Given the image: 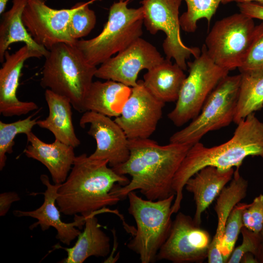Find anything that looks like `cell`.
Segmentation results:
<instances>
[{
    "label": "cell",
    "instance_id": "obj_1",
    "mask_svg": "<svg viewBox=\"0 0 263 263\" xmlns=\"http://www.w3.org/2000/svg\"><path fill=\"white\" fill-rule=\"evenodd\" d=\"M129 140L128 160L112 168L119 174L130 175L132 179L126 185H115L111 194L121 200L130 192L139 190L151 200L175 194L174 177L192 145L172 142L160 145L149 138Z\"/></svg>",
    "mask_w": 263,
    "mask_h": 263
},
{
    "label": "cell",
    "instance_id": "obj_2",
    "mask_svg": "<svg viewBox=\"0 0 263 263\" xmlns=\"http://www.w3.org/2000/svg\"><path fill=\"white\" fill-rule=\"evenodd\" d=\"M237 125L232 137L226 142L208 148L198 142L189 149L173 178V213L180 208L187 181L202 168L211 166L228 170L240 168L248 156L263 159V122L252 113Z\"/></svg>",
    "mask_w": 263,
    "mask_h": 263
},
{
    "label": "cell",
    "instance_id": "obj_3",
    "mask_svg": "<svg viewBox=\"0 0 263 263\" xmlns=\"http://www.w3.org/2000/svg\"><path fill=\"white\" fill-rule=\"evenodd\" d=\"M108 161L90 158L86 153L76 156L66 180L60 185L56 203L66 215L87 217L120 199L111 194L113 187L130 182L128 178L109 167Z\"/></svg>",
    "mask_w": 263,
    "mask_h": 263
},
{
    "label": "cell",
    "instance_id": "obj_4",
    "mask_svg": "<svg viewBox=\"0 0 263 263\" xmlns=\"http://www.w3.org/2000/svg\"><path fill=\"white\" fill-rule=\"evenodd\" d=\"M45 58L41 86L66 97L75 110L84 113L85 99L96 66L87 61L75 45L66 43L54 45Z\"/></svg>",
    "mask_w": 263,
    "mask_h": 263
},
{
    "label": "cell",
    "instance_id": "obj_5",
    "mask_svg": "<svg viewBox=\"0 0 263 263\" xmlns=\"http://www.w3.org/2000/svg\"><path fill=\"white\" fill-rule=\"evenodd\" d=\"M127 197L128 211L137 226L127 247L139 256L142 263H153L172 227L171 208L175 194L151 200L144 199L133 191Z\"/></svg>",
    "mask_w": 263,
    "mask_h": 263
},
{
    "label": "cell",
    "instance_id": "obj_6",
    "mask_svg": "<svg viewBox=\"0 0 263 263\" xmlns=\"http://www.w3.org/2000/svg\"><path fill=\"white\" fill-rule=\"evenodd\" d=\"M128 2L120 0L113 3L109 9L108 20L98 35L76 41L75 46L90 64L100 65L142 36L143 8H128Z\"/></svg>",
    "mask_w": 263,
    "mask_h": 263
},
{
    "label": "cell",
    "instance_id": "obj_7",
    "mask_svg": "<svg viewBox=\"0 0 263 263\" xmlns=\"http://www.w3.org/2000/svg\"><path fill=\"white\" fill-rule=\"evenodd\" d=\"M241 74L226 75L216 86L200 113L186 127L174 133L169 142L193 145L207 132L228 126L236 112Z\"/></svg>",
    "mask_w": 263,
    "mask_h": 263
},
{
    "label": "cell",
    "instance_id": "obj_8",
    "mask_svg": "<svg viewBox=\"0 0 263 263\" xmlns=\"http://www.w3.org/2000/svg\"><path fill=\"white\" fill-rule=\"evenodd\" d=\"M188 75L183 84L174 109L168 115L177 127L184 125L200 113L209 95L229 71L217 65L203 45L199 56L187 62Z\"/></svg>",
    "mask_w": 263,
    "mask_h": 263
},
{
    "label": "cell",
    "instance_id": "obj_9",
    "mask_svg": "<svg viewBox=\"0 0 263 263\" xmlns=\"http://www.w3.org/2000/svg\"><path fill=\"white\" fill-rule=\"evenodd\" d=\"M255 27L253 19L241 12L216 21L204 44L208 55L229 71L238 69L247 54Z\"/></svg>",
    "mask_w": 263,
    "mask_h": 263
},
{
    "label": "cell",
    "instance_id": "obj_10",
    "mask_svg": "<svg viewBox=\"0 0 263 263\" xmlns=\"http://www.w3.org/2000/svg\"><path fill=\"white\" fill-rule=\"evenodd\" d=\"M183 0H142L144 25L152 35L163 31L166 38L162 47L166 58L173 59L184 71L188 68L187 60L199 56L201 50L188 47L180 36L179 8Z\"/></svg>",
    "mask_w": 263,
    "mask_h": 263
},
{
    "label": "cell",
    "instance_id": "obj_11",
    "mask_svg": "<svg viewBox=\"0 0 263 263\" xmlns=\"http://www.w3.org/2000/svg\"><path fill=\"white\" fill-rule=\"evenodd\" d=\"M46 0H27L22 19L34 40L48 50L60 43L75 45L68 32V23L82 2L69 9H56L45 3Z\"/></svg>",
    "mask_w": 263,
    "mask_h": 263
},
{
    "label": "cell",
    "instance_id": "obj_12",
    "mask_svg": "<svg viewBox=\"0 0 263 263\" xmlns=\"http://www.w3.org/2000/svg\"><path fill=\"white\" fill-rule=\"evenodd\" d=\"M211 240L209 233L197 225L193 218L179 212L167 239L158 252L156 261L202 263L207 258Z\"/></svg>",
    "mask_w": 263,
    "mask_h": 263
},
{
    "label": "cell",
    "instance_id": "obj_13",
    "mask_svg": "<svg viewBox=\"0 0 263 263\" xmlns=\"http://www.w3.org/2000/svg\"><path fill=\"white\" fill-rule=\"evenodd\" d=\"M164 58L152 44L139 38L97 68L95 77L112 80L131 87L137 85L138 75L162 62Z\"/></svg>",
    "mask_w": 263,
    "mask_h": 263
},
{
    "label": "cell",
    "instance_id": "obj_14",
    "mask_svg": "<svg viewBox=\"0 0 263 263\" xmlns=\"http://www.w3.org/2000/svg\"><path fill=\"white\" fill-rule=\"evenodd\" d=\"M165 104L148 91L143 80H138L114 120L129 139L149 138L156 130Z\"/></svg>",
    "mask_w": 263,
    "mask_h": 263
},
{
    "label": "cell",
    "instance_id": "obj_15",
    "mask_svg": "<svg viewBox=\"0 0 263 263\" xmlns=\"http://www.w3.org/2000/svg\"><path fill=\"white\" fill-rule=\"evenodd\" d=\"M90 124L88 134L96 141L94 151L89 155L92 159L107 160L114 168L125 162L130 155L129 139L122 128L111 117L93 112L84 113L79 125L85 128Z\"/></svg>",
    "mask_w": 263,
    "mask_h": 263
},
{
    "label": "cell",
    "instance_id": "obj_16",
    "mask_svg": "<svg viewBox=\"0 0 263 263\" xmlns=\"http://www.w3.org/2000/svg\"><path fill=\"white\" fill-rule=\"evenodd\" d=\"M43 56L42 53L25 44L15 53L5 52L0 69V113L3 116L24 115L38 109L35 102L19 100L17 93L25 61Z\"/></svg>",
    "mask_w": 263,
    "mask_h": 263
},
{
    "label": "cell",
    "instance_id": "obj_17",
    "mask_svg": "<svg viewBox=\"0 0 263 263\" xmlns=\"http://www.w3.org/2000/svg\"><path fill=\"white\" fill-rule=\"evenodd\" d=\"M42 183L46 187L44 192V202L38 208L31 211L15 210L13 214L17 217H30L38 221L30 227L33 229L39 225L42 231L54 227L57 232L56 238L60 242L69 245L72 241L77 238L85 223L86 217L75 214L74 221L67 223L62 221L60 211L56 206L57 191L60 184H52L47 175H40Z\"/></svg>",
    "mask_w": 263,
    "mask_h": 263
},
{
    "label": "cell",
    "instance_id": "obj_18",
    "mask_svg": "<svg viewBox=\"0 0 263 263\" xmlns=\"http://www.w3.org/2000/svg\"><path fill=\"white\" fill-rule=\"evenodd\" d=\"M30 144L24 153L29 158L44 165L49 171L55 184H61L67 179L76 156L74 148L55 139L47 143L32 132L26 135Z\"/></svg>",
    "mask_w": 263,
    "mask_h": 263
},
{
    "label": "cell",
    "instance_id": "obj_19",
    "mask_svg": "<svg viewBox=\"0 0 263 263\" xmlns=\"http://www.w3.org/2000/svg\"><path fill=\"white\" fill-rule=\"evenodd\" d=\"M112 212L115 210L104 207L86 217L84 229L77 237L75 244L67 248L56 244L54 248H60L67 253V257L61 261L63 263H82L91 256L105 257L110 253V238L101 229L95 215L99 213Z\"/></svg>",
    "mask_w": 263,
    "mask_h": 263
},
{
    "label": "cell",
    "instance_id": "obj_20",
    "mask_svg": "<svg viewBox=\"0 0 263 263\" xmlns=\"http://www.w3.org/2000/svg\"><path fill=\"white\" fill-rule=\"evenodd\" d=\"M233 168L221 170L213 166H207L196 172L186 182L184 188L193 194L196 205L194 223L201 224L203 213L219 195L233 176Z\"/></svg>",
    "mask_w": 263,
    "mask_h": 263
},
{
    "label": "cell",
    "instance_id": "obj_21",
    "mask_svg": "<svg viewBox=\"0 0 263 263\" xmlns=\"http://www.w3.org/2000/svg\"><path fill=\"white\" fill-rule=\"evenodd\" d=\"M248 185L247 181L240 175L239 168H236L229 185L225 187L218 195L214 207L218 224L208 251V263H225L219 248L226 222L234 207L246 197Z\"/></svg>",
    "mask_w": 263,
    "mask_h": 263
},
{
    "label": "cell",
    "instance_id": "obj_22",
    "mask_svg": "<svg viewBox=\"0 0 263 263\" xmlns=\"http://www.w3.org/2000/svg\"><path fill=\"white\" fill-rule=\"evenodd\" d=\"M44 95L49 114L45 119L38 120L37 125L50 131L55 139L74 148L77 147L81 142L75 133L71 102L66 97L48 89Z\"/></svg>",
    "mask_w": 263,
    "mask_h": 263
},
{
    "label": "cell",
    "instance_id": "obj_23",
    "mask_svg": "<svg viewBox=\"0 0 263 263\" xmlns=\"http://www.w3.org/2000/svg\"><path fill=\"white\" fill-rule=\"evenodd\" d=\"M131 92L132 87L112 80L93 82L85 99L84 111L117 117Z\"/></svg>",
    "mask_w": 263,
    "mask_h": 263
},
{
    "label": "cell",
    "instance_id": "obj_24",
    "mask_svg": "<svg viewBox=\"0 0 263 263\" xmlns=\"http://www.w3.org/2000/svg\"><path fill=\"white\" fill-rule=\"evenodd\" d=\"M147 71L143 83L148 91L164 103L176 101L187 76L184 70L166 58Z\"/></svg>",
    "mask_w": 263,
    "mask_h": 263
},
{
    "label": "cell",
    "instance_id": "obj_25",
    "mask_svg": "<svg viewBox=\"0 0 263 263\" xmlns=\"http://www.w3.org/2000/svg\"><path fill=\"white\" fill-rule=\"evenodd\" d=\"M27 0H13L12 5L1 15L0 23V61H4V55L13 43L22 42L42 53L44 57L48 50L38 44L32 38L22 21V16Z\"/></svg>",
    "mask_w": 263,
    "mask_h": 263
},
{
    "label": "cell",
    "instance_id": "obj_26",
    "mask_svg": "<svg viewBox=\"0 0 263 263\" xmlns=\"http://www.w3.org/2000/svg\"><path fill=\"white\" fill-rule=\"evenodd\" d=\"M241 74L238 100L233 119L236 124L263 108V75Z\"/></svg>",
    "mask_w": 263,
    "mask_h": 263
},
{
    "label": "cell",
    "instance_id": "obj_27",
    "mask_svg": "<svg viewBox=\"0 0 263 263\" xmlns=\"http://www.w3.org/2000/svg\"><path fill=\"white\" fill-rule=\"evenodd\" d=\"M187 10L180 17V24L182 30L193 33L197 29L198 20L205 19L209 25L223 0H183Z\"/></svg>",
    "mask_w": 263,
    "mask_h": 263
},
{
    "label": "cell",
    "instance_id": "obj_28",
    "mask_svg": "<svg viewBox=\"0 0 263 263\" xmlns=\"http://www.w3.org/2000/svg\"><path fill=\"white\" fill-rule=\"evenodd\" d=\"M30 115L24 119L6 123L0 121V170L4 168L7 160V153L13 152L14 139L16 136L21 133L26 134L32 132L33 127L37 125L38 118H32Z\"/></svg>",
    "mask_w": 263,
    "mask_h": 263
},
{
    "label": "cell",
    "instance_id": "obj_29",
    "mask_svg": "<svg viewBox=\"0 0 263 263\" xmlns=\"http://www.w3.org/2000/svg\"><path fill=\"white\" fill-rule=\"evenodd\" d=\"M248 204L238 203L232 209L226 222L220 251L226 263L234 249L235 243L243 226L242 215Z\"/></svg>",
    "mask_w": 263,
    "mask_h": 263
},
{
    "label": "cell",
    "instance_id": "obj_30",
    "mask_svg": "<svg viewBox=\"0 0 263 263\" xmlns=\"http://www.w3.org/2000/svg\"><path fill=\"white\" fill-rule=\"evenodd\" d=\"M238 69L241 74L263 75V21L255 25L247 54Z\"/></svg>",
    "mask_w": 263,
    "mask_h": 263
},
{
    "label": "cell",
    "instance_id": "obj_31",
    "mask_svg": "<svg viewBox=\"0 0 263 263\" xmlns=\"http://www.w3.org/2000/svg\"><path fill=\"white\" fill-rule=\"evenodd\" d=\"M98 0L82 2L81 6L74 13L68 23V32L75 41L88 35L96 22L95 12L89 5Z\"/></svg>",
    "mask_w": 263,
    "mask_h": 263
},
{
    "label": "cell",
    "instance_id": "obj_32",
    "mask_svg": "<svg viewBox=\"0 0 263 263\" xmlns=\"http://www.w3.org/2000/svg\"><path fill=\"white\" fill-rule=\"evenodd\" d=\"M241 232L242 243L234 249L227 261V263H239L245 254L250 253L255 256L257 253L261 241L260 233L254 232L244 226Z\"/></svg>",
    "mask_w": 263,
    "mask_h": 263
},
{
    "label": "cell",
    "instance_id": "obj_33",
    "mask_svg": "<svg viewBox=\"0 0 263 263\" xmlns=\"http://www.w3.org/2000/svg\"><path fill=\"white\" fill-rule=\"evenodd\" d=\"M243 226L249 230L260 233L263 227V194L256 196L244 210Z\"/></svg>",
    "mask_w": 263,
    "mask_h": 263
},
{
    "label": "cell",
    "instance_id": "obj_34",
    "mask_svg": "<svg viewBox=\"0 0 263 263\" xmlns=\"http://www.w3.org/2000/svg\"><path fill=\"white\" fill-rule=\"evenodd\" d=\"M240 12L263 21V5L254 2L237 3Z\"/></svg>",
    "mask_w": 263,
    "mask_h": 263
},
{
    "label": "cell",
    "instance_id": "obj_35",
    "mask_svg": "<svg viewBox=\"0 0 263 263\" xmlns=\"http://www.w3.org/2000/svg\"><path fill=\"white\" fill-rule=\"evenodd\" d=\"M20 199L18 194L14 191L1 193L0 194V216H5L9 211L12 204Z\"/></svg>",
    "mask_w": 263,
    "mask_h": 263
},
{
    "label": "cell",
    "instance_id": "obj_36",
    "mask_svg": "<svg viewBox=\"0 0 263 263\" xmlns=\"http://www.w3.org/2000/svg\"><path fill=\"white\" fill-rule=\"evenodd\" d=\"M261 241L255 258L258 263H263V227L260 232Z\"/></svg>",
    "mask_w": 263,
    "mask_h": 263
},
{
    "label": "cell",
    "instance_id": "obj_37",
    "mask_svg": "<svg viewBox=\"0 0 263 263\" xmlns=\"http://www.w3.org/2000/svg\"><path fill=\"white\" fill-rule=\"evenodd\" d=\"M241 263H258L255 256L252 253H246L244 255L241 260Z\"/></svg>",
    "mask_w": 263,
    "mask_h": 263
},
{
    "label": "cell",
    "instance_id": "obj_38",
    "mask_svg": "<svg viewBox=\"0 0 263 263\" xmlns=\"http://www.w3.org/2000/svg\"><path fill=\"white\" fill-rule=\"evenodd\" d=\"M231 2H236L237 3L254 2L263 5V0H223L222 3L225 4Z\"/></svg>",
    "mask_w": 263,
    "mask_h": 263
},
{
    "label": "cell",
    "instance_id": "obj_39",
    "mask_svg": "<svg viewBox=\"0 0 263 263\" xmlns=\"http://www.w3.org/2000/svg\"><path fill=\"white\" fill-rule=\"evenodd\" d=\"M9 0H0V14L4 12Z\"/></svg>",
    "mask_w": 263,
    "mask_h": 263
},
{
    "label": "cell",
    "instance_id": "obj_40",
    "mask_svg": "<svg viewBox=\"0 0 263 263\" xmlns=\"http://www.w3.org/2000/svg\"><path fill=\"white\" fill-rule=\"evenodd\" d=\"M127 0V1H129L131 0Z\"/></svg>",
    "mask_w": 263,
    "mask_h": 263
}]
</instances>
